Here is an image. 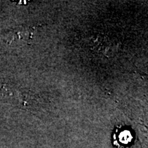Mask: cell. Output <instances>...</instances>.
<instances>
[{
    "label": "cell",
    "mask_w": 148,
    "mask_h": 148,
    "mask_svg": "<svg viewBox=\"0 0 148 148\" xmlns=\"http://www.w3.org/2000/svg\"><path fill=\"white\" fill-rule=\"evenodd\" d=\"M34 29L30 27H21L20 29H17L14 31L9 32L7 34V37H12V39L17 38L18 39H22L25 41H28L32 39V36L34 35Z\"/></svg>",
    "instance_id": "6da1fadb"
}]
</instances>
